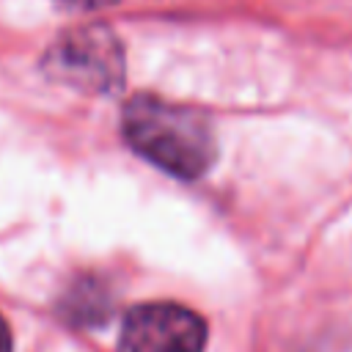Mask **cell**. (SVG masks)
Segmentation results:
<instances>
[{
	"instance_id": "1",
	"label": "cell",
	"mask_w": 352,
	"mask_h": 352,
	"mask_svg": "<svg viewBox=\"0 0 352 352\" xmlns=\"http://www.w3.org/2000/svg\"><path fill=\"white\" fill-rule=\"evenodd\" d=\"M126 143L176 179H198L217 160V140L201 110L160 96H132L121 113Z\"/></svg>"
},
{
	"instance_id": "2",
	"label": "cell",
	"mask_w": 352,
	"mask_h": 352,
	"mask_svg": "<svg viewBox=\"0 0 352 352\" xmlns=\"http://www.w3.org/2000/svg\"><path fill=\"white\" fill-rule=\"evenodd\" d=\"M41 72L82 94H113L124 85V47L104 25L72 28L47 47Z\"/></svg>"
},
{
	"instance_id": "5",
	"label": "cell",
	"mask_w": 352,
	"mask_h": 352,
	"mask_svg": "<svg viewBox=\"0 0 352 352\" xmlns=\"http://www.w3.org/2000/svg\"><path fill=\"white\" fill-rule=\"evenodd\" d=\"M69 8H80V11H91V8H102V6H113L116 0H58Z\"/></svg>"
},
{
	"instance_id": "4",
	"label": "cell",
	"mask_w": 352,
	"mask_h": 352,
	"mask_svg": "<svg viewBox=\"0 0 352 352\" xmlns=\"http://www.w3.org/2000/svg\"><path fill=\"white\" fill-rule=\"evenodd\" d=\"M63 311L77 324L104 322V316L110 314V294L102 280H74L72 292L63 300Z\"/></svg>"
},
{
	"instance_id": "3",
	"label": "cell",
	"mask_w": 352,
	"mask_h": 352,
	"mask_svg": "<svg viewBox=\"0 0 352 352\" xmlns=\"http://www.w3.org/2000/svg\"><path fill=\"white\" fill-rule=\"evenodd\" d=\"M204 319L176 302H146L126 311L121 324V352H204Z\"/></svg>"
},
{
	"instance_id": "6",
	"label": "cell",
	"mask_w": 352,
	"mask_h": 352,
	"mask_svg": "<svg viewBox=\"0 0 352 352\" xmlns=\"http://www.w3.org/2000/svg\"><path fill=\"white\" fill-rule=\"evenodd\" d=\"M0 352H11V333H8V324L3 322V316H0Z\"/></svg>"
}]
</instances>
